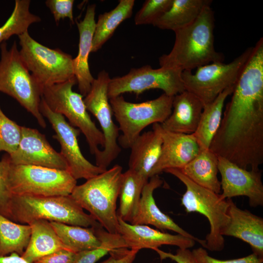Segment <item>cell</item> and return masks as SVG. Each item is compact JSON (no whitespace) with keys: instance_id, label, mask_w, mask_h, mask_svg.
Wrapping results in <instances>:
<instances>
[{"instance_id":"6da1fadb","label":"cell","mask_w":263,"mask_h":263,"mask_svg":"<svg viewBox=\"0 0 263 263\" xmlns=\"http://www.w3.org/2000/svg\"><path fill=\"white\" fill-rule=\"evenodd\" d=\"M215 18L210 5L205 6L192 23L174 31L171 51L159 58L160 67L182 72L191 71L215 62H223L224 56L214 47Z\"/></svg>"},{"instance_id":"7a4b0ae2","label":"cell","mask_w":263,"mask_h":263,"mask_svg":"<svg viewBox=\"0 0 263 263\" xmlns=\"http://www.w3.org/2000/svg\"><path fill=\"white\" fill-rule=\"evenodd\" d=\"M10 220L29 225L38 220L61 223L84 227L101 225L71 196L39 197L13 195Z\"/></svg>"},{"instance_id":"3957f363","label":"cell","mask_w":263,"mask_h":263,"mask_svg":"<svg viewBox=\"0 0 263 263\" xmlns=\"http://www.w3.org/2000/svg\"><path fill=\"white\" fill-rule=\"evenodd\" d=\"M122 168H112L76 185L71 196L108 232L119 234L116 202L122 175Z\"/></svg>"},{"instance_id":"277c9868","label":"cell","mask_w":263,"mask_h":263,"mask_svg":"<svg viewBox=\"0 0 263 263\" xmlns=\"http://www.w3.org/2000/svg\"><path fill=\"white\" fill-rule=\"evenodd\" d=\"M0 49V92L16 99L45 128L46 123L39 110L42 88L25 66L16 41L10 49L3 42Z\"/></svg>"},{"instance_id":"5b68a950","label":"cell","mask_w":263,"mask_h":263,"mask_svg":"<svg viewBox=\"0 0 263 263\" xmlns=\"http://www.w3.org/2000/svg\"><path fill=\"white\" fill-rule=\"evenodd\" d=\"M178 178L186 189L181 198V204L187 213L198 212L208 220L209 232L207 235L204 248L212 251H220L225 246L221 231L229 222L228 200L220 194L203 188L192 181L179 169H169L164 171Z\"/></svg>"},{"instance_id":"8992f818","label":"cell","mask_w":263,"mask_h":263,"mask_svg":"<svg viewBox=\"0 0 263 263\" xmlns=\"http://www.w3.org/2000/svg\"><path fill=\"white\" fill-rule=\"evenodd\" d=\"M173 96L163 93L158 97L141 103L125 100L122 95L109 99L113 116L121 132L120 147L130 149L143 130L150 124L163 123L172 112Z\"/></svg>"},{"instance_id":"52a82bcc","label":"cell","mask_w":263,"mask_h":263,"mask_svg":"<svg viewBox=\"0 0 263 263\" xmlns=\"http://www.w3.org/2000/svg\"><path fill=\"white\" fill-rule=\"evenodd\" d=\"M77 83L75 77L62 83L44 87L41 98L54 112L66 117L69 123L85 136L92 154H96L99 146H104L101 131L92 120L80 93L73 91Z\"/></svg>"},{"instance_id":"ba28073f","label":"cell","mask_w":263,"mask_h":263,"mask_svg":"<svg viewBox=\"0 0 263 263\" xmlns=\"http://www.w3.org/2000/svg\"><path fill=\"white\" fill-rule=\"evenodd\" d=\"M8 180L12 196H67L77 185L67 170L11 163Z\"/></svg>"},{"instance_id":"9c48e42d","label":"cell","mask_w":263,"mask_h":263,"mask_svg":"<svg viewBox=\"0 0 263 263\" xmlns=\"http://www.w3.org/2000/svg\"><path fill=\"white\" fill-rule=\"evenodd\" d=\"M18 37L20 56L42 89L75 77L70 55L44 46L33 38L28 31Z\"/></svg>"},{"instance_id":"30bf717a","label":"cell","mask_w":263,"mask_h":263,"mask_svg":"<svg viewBox=\"0 0 263 263\" xmlns=\"http://www.w3.org/2000/svg\"><path fill=\"white\" fill-rule=\"evenodd\" d=\"M252 50V47L247 48L228 63L212 62L197 68L194 74L183 71L185 90L196 95L204 106L211 103L224 90L235 85Z\"/></svg>"},{"instance_id":"8fae6325","label":"cell","mask_w":263,"mask_h":263,"mask_svg":"<svg viewBox=\"0 0 263 263\" xmlns=\"http://www.w3.org/2000/svg\"><path fill=\"white\" fill-rule=\"evenodd\" d=\"M110 80L108 72L105 70L100 72L84 99L88 111L98 121L104 136L103 150H100L94 156L96 165L105 170L121 151L118 142L119 130L113 121V114L108 95Z\"/></svg>"},{"instance_id":"7c38bea8","label":"cell","mask_w":263,"mask_h":263,"mask_svg":"<svg viewBox=\"0 0 263 263\" xmlns=\"http://www.w3.org/2000/svg\"><path fill=\"white\" fill-rule=\"evenodd\" d=\"M182 73L180 70L166 67L153 69L149 65L132 68L126 75L111 78L108 97L110 99L126 93L138 95L154 89H160L166 94L174 96L185 91Z\"/></svg>"},{"instance_id":"4fadbf2b","label":"cell","mask_w":263,"mask_h":263,"mask_svg":"<svg viewBox=\"0 0 263 263\" xmlns=\"http://www.w3.org/2000/svg\"><path fill=\"white\" fill-rule=\"evenodd\" d=\"M39 110L54 130L55 134L53 137L59 143L60 153L66 162L67 170L75 179L87 180L105 171L83 156L78 142L80 133L78 129L72 126L62 115L52 111L42 98Z\"/></svg>"},{"instance_id":"5bb4252c","label":"cell","mask_w":263,"mask_h":263,"mask_svg":"<svg viewBox=\"0 0 263 263\" xmlns=\"http://www.w3.org/2000/svg\"><path fill=\"white\" fill-rule=\"evenodd\" d=\"M218 156V171L220 174L223 199L240 196H246L250 207L263 206L262 170L246 169L228 160Z\"/></svg>"},{"instance_id":"9a60e30c","label":"cell","mask_w":263,"mask_h":263,"mask_svg":"<svg viewBox=\"0 0 263 263\" xmlns=\"http://www.w3.org/2000/svg\"><path fill=\"white\" fill-rule=\"evenodd\" d=\"M13 165H33L67 170L66 161L38 130L21 126V137L16 150L9 155Z\"/></svg>"},{"instance_id":"2e32d148","label":"cell","mask_w":263,"mask_h":263,"mask_svg":"<svg viewBox=\"0 0 263 263\" xmlns=\"http://www.w3.org/2000/svg\"><path fill=\"white\" fill-rule=\"evenodd\" d=\"M162 137L161 153L150 178L167 169H182L201 150L193 134L171 132L162 128Z\"/></svg>"},{"instance_id":"e0dca14e","label":"cell","mask_w":263,"mask_h":263,"mask_svg":"<svg viewBox=\"0 0 263 263\" xmlns=\"http://www.w3.org/2000/svg\"><path fill=\"white\" fill-rule=\"evenodd\" d=\"M118 217V216H117ZM119 234L128 248L155 250L163 245L177 246L180 249L193 247L195 241L179 234H171L152 228L146 225H132L118 217Z\"/></svg>"},{"instance_id":"ac0fdd59","label":"cell","mask_w":263,"mask_h":263,"mask_svg":"<svg viewBox=\"0 0 263 263\" xmlns=\"http://www.w3.org/2000/svg\"><path fill=\"white\" fill-rule=\"evenodd\" d=\"M144 186L137 212L131 224L150 225L161 230H169L191 239L204 248L205 240L192 235L177 225L169 216L159 208L153 197V192L163 183L159 175L150 178Z\"/></svg>"},{"instance_id":"d6986e66","label":"cell","mask_w":263,"mask_h":263,"mask_svg":"<svg viewBox=\"0 0 263 263\" xmlns=\"http://www.w3.org/2000/svg\"><path fill=\"white\" fill-rule=\"evenodd\" d=\"M229 221L221 235L233 237L247 243L253 253L263 258V218L247 209L238 207L231 199H227Z\"/></svg>"},{"instance_id":"ffe728a7","label":"cell","mask_w":263,"mask_h":263,"mask_svg":"<svg viewBox=\"0 0 263 263\" xmlns=\"http://www.w3.org/2000/svg\"><path fill=\"white\" fill-rule=\"evenodd\" d=\"M95 7L94 4L88 5L83 19L76 22L79 35L78 52L73 59V66L79 91L83 96L90 91L94 79L91 73L88 60L95 26Z\"/></svg>"},{"instance_id":"44dd1931","label":"cell","mask_w":263,"mask_h":263,"mask_svg":"<svg viewBox=\"0 0 263 263\" xmlns=\"http://www.w3.org/2000/svg\"><path fill=\"white\" fill-rule=\"evenodd\" d=\"M162 145L161 124H153L152 130L141 134L131 147L129 169L149 180L160 156Z\"/></svg>"},{"instance_id":"7402d4cb","label":"cell","mask_w":263,"mask_h":263,"mask_svg":"<svg viewBox=\"0 0 263 263\" xmlns=\"http://www.w3.org/2000/svg\"><path fill=\"white\" fill-rule=\"evenodd\" d=\"M203 108L204 105L196 95L185 90L173 96L171 113L161 124V127L171 132L193 134Z\"/></svg>"},{"instance_id":"603a6c76","label":"cell","mask_w":263,"mask_h":263,"mask_svg":"<svg viewBox=\"0 0 263 263\" xmlns=\"http://www.w3.org/2000/svg\"><path fill=\"white\" fill-rule=\"evenodd\" d=\"M29 225L31 228L30 241L21 256L29 263H34L39 259L59 250H70L62 243L49 221L40 220Z\"/></svg>"},{"instance_id":"cb8c5ba5","label":"cell","mask_w":263,"mask_h":263,"mask_svg":"<svg viewBox=\"0 0 263 263\" xmlns=\"http://www.w3.org/2000/svg\"><path fill=\"white\" fill-rule=\"evenodd\" d=\"M218 156L210 149L201 150L188 164L179 169L195 184L219 194L221 190L218 180Z\"/></svg>"},{"instance_id":"d4e9b609","label":"cell","mask_w":263,"mask_h":263,"mask_svg":"<svg viewBox=\"0 0 263 263\" xmlns=\"http://www.w3.org/2000/svg\"><path fill=\"white\" fill-rule=\"evenodd\" d=\"M234 86L225 89L212 102L204 106L197 128L193 134L201 150L209 149L221 125L225 101L232 94Z\"/></svg>"},{"instance_id":"484cf974","label":"cell","mask_w":263,"mask_h":263,"mask_svg":"<svg viewBox=\"0 0 263 263\" xmlns=\"http://www.w3.org/2000/svg\"><path fill=\"white\" fill-rule=\"evenodd\" d=\"M211 2L210 0H173L170 8L152 25L174 32L192 23Z\"/></svg>"},{"instance_id":"4316f807","label":"cell","mask_w":263,"mask_h":263,"mask_svg":"<svg viewBox=\"0 0 263 263\" xmlns=\"http://www.w3.org/2000/svg\"><path fill=\"white\" fill-rule=\"evenodd\" d=\"M134 0H120L113 9L100 14L95 22L91 53L99 50L113 36L117 27L132 15Z\"/></svg>"},{"instance_id":"83f0119b","label":"cell","mask_w":263,"mask_h":263,"mask_svg":"<svg viewBox=\"0 0 263 263\" xmlns=\"http://www.w3.org/2000/svg\"><path fill=\"white\" fill-rule=\"evenodd\" d=\"M148 181L129 169L122 173L117 215L123 221L131 223L137 212L143 188Z\"/></svg>"},{"instance_id":"f1b7e54d","label":"cell","mask_w":263,"mask_h":263,"mask_svg":"<svg viewBox=\"0 0 263 263\" xmlns=\"http://www.w3.org/2000/svg\"><path fill=\"white\" fill-rule=\"evenodd\" d=\"M50 222L62 243L74 252L77 253L95 249L101 244L94 227H84L55 222Z\"/></svg>"},{"instance_id":"f546056e","label":"cell","mask_w":263,"mask_h":263,"mask_svg":"<svg viewBox=\"0 0 263 263\" xmlns=\"http://www.w3.org/2000/svg\"><path fill=\"white\" fill-rule=\"evenodd\" d=\"M31 234L29 225L16 223L0 213V256L14 252L21 256Z\"/></svg>"},{"instance_id":"4dcf8cb0","label":"cell","mask_w":263,"mask_h":263,"mask_svg":"<svg viewBox=\"0 0 263 263\" xmlns=\"http://www.w3.org/2000/svg\"><path fill=\"white\" fill-rule=\"evenodd\" d=\"M30 0H16L11 16L0 27V45L13 35L28 31L30 26L41 21L39 17L30 11Z\"/></svg>"},{"instance_id":"1f68e13d","label":"cell","mask_w":263,"mask_h":263,"mask_svg":"<svg viewBox=\"0 0 263 263\" xmlns=\"http://www.w3.org/2000/svg\"><path fill=\"white\" fill-rule=\"evenodd\" d=\"M94 229L101 241L100 246L95 249L77 253L73 263H96L113 249L127 248L120 234L109 233L101 225L94 227Z\"/></svg>"},{"instance_id":"d6a6232c","label":"cell","mask_w":263,"mask_h":263,"mask_svg":"<svg viewBox=\"0 0 263 263\" xmlns=\"http://www.w3.org/2000/svg\"><path fill=\"white\" fill-rule=\"evenodd\" d=\"M21 137V126L9 119L0 107V152L10 155L17 149Z\"/></svg>"},{"instance_id":"836d02e7","label":"cell","mask_w":263,"mask_h":263,"mask_svg":"<svg viewBox=\"0 0 263 263\" xmlns=\"http://www.w3.org/2000/svg\"><path fill=\"white\" fill-rule=\"evenodd\" d=\"M173 0H146L136 13L134 22L137 25L153 24L171 7Z\"/></svg>"},{"instance_id":"e575fe53","label":"cell","mask_w":263,"mask_h":263,"mask_svg":"<svg viewBox=\"0 0 263 263\" xmlns=\"http://www.w3.org/2000/svg\"><path fill=\"white\" fill-rule=\"evenodd\" d=\"M10 164L8 154L0 161V213L9 219L12 198L8 180Z\"/></svg>"},{"instance_id":"d590c367","label":"cell","mask_w":263,"mask_h":263,"mask_svg":"<svg viewBox=\"0 0 263 263\" xmlns=\"http://www.w3.org/2000/svg\"><path fill=\"white\" fill-rule=\"evenodd\" d=\"M191 251L199 263H263V258H261L253 253L242 258L223 260L209 256L203 247H200Z\"/></svg>"},{"instance_id":"8d00e7d4","label":"cell","mask_w":263,"mask_h":263,"mask_svg":"<svg viewBox=\"0 0 263 263\" xmlns=\"http://www.w3.org/2000/svg\"><path fill=\"white\" fill-rule=\"evenodd\" d=\"M74 0H47L45 1L56 23L65 18L69 19L74 23Z\"/></svg>"},{"instance_id":"74e56055","label":"cell","mask_w":263,"mask_h":263,"mask_svg":"<svg viewBox=\"0 0 263 263\" xmlns=\"http://www.w3.org/2000/svg\"><path fill=\"white\" fill-rule=\"evenodd\" d=\"M138 251L126 247L115 248L109 252V258L100 263H132Z\"/></svg>"},{"instance_id":"f35d334b","label":"cell","mask_w":263,"mask_h":263,"mask_svg":"<svg viewBox=\"0 0 263 263\" xmlns=\"http://www.w3.org/2000/svg\"><path fill=\"white\" fill-rule=\"evenodd\" d=\"M154 251L159 255L161 260L169 259L176 263H199L189 249L178 248L174 254L163 251L159 248Z\"/></svg>"},{"instance_id":"ab89813d","label":"cell","mask_w":263,"mask_h":263,"mask_svg":"<svg viewBox=\"0 0 263 263\" xmlns=\"http://www.w3.org/2000/svg\"><path fill=\"white\" fill-rule=\"evenodd\" d=\"M76 253L61 249L44 256L34 263H73Z\"/></svg>"},{"instance_id":"60d3db41","label":"cell","mask_w":263,"mask_h":263,"mask_svg":"<svg viewBox=\"0 0 263 263\" xmlns=\"http://www.w3.org/2000/svg\"><path fill=\"white\" fill-rule=\"evenodd\" d=\"M0 263H30L17 253L9 256H0Z\"/></svg>"}]
</instances>
